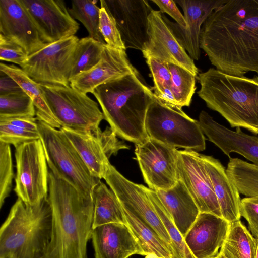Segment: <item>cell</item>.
Here are the masks:
<instances>
[{"label":"cell","instance_id":"6da1fadb","mask_svg":"<svg viewBox=\"0 0 258 258\" xmlns=\"http://www.w3.org/2000/svg\"><path fill=\"white\" fill-rule=\"evenodd\" d=\"M200 47L216 69L258 75V0H226L203 23Z\"/></svg>","mask_w":258,"mask_h":258},{"label":"cell","instance_id":"7a4b0ae2","mask_svg":"<svg viewBox=\"0 0 258 258\" xmlns=\"http://www.w3.org/2000/svg\"><path fill=\"white\" fill-rule=\"evenodd\" d=\"M47 198L52 231L43 258H87V243L93 229L92 198L82 194L49 170Z\"/></svg>","mask_w":258,"mask_h":258},{"label":"cell","instance_id":"3957f363","mask_svg":"<svg viewBox=\"0 0 258 258\" xmlns=\"http://www.w3.org/2000/svg\"><path fill=\"white\" fill-rule=\"evenodd\" d=\"M92 94L117 136L135 144L149 138L145 119L154 94L137 70L100 85Z\"/></svg>","mask_w":258,"mask_h":258},{"label":"cell","instance_id":"277c9868","mask_svg":"<svg viewBox=\"0 0 258 258\" xmlns=\"http://www.w3.org/2000/svg\"><path fill=\"white\" fill-rule=\"evenodd\" d=\"M198 96L232 127L258 134V76L230 75L214 68L199 73Z\"/></svg>","mask_w":258,"mask_h":258},{"label":"cell","instance_id":"5b68a950","mask_svg":"<svg viewBox=\"0 0 258 258\" xmlns=\"http://www.w3.org/2000/svg\"><path fill=\"white\" fill-rule=\"evenodd\" d=\"M52 231L47 197L34 205L17 198L0 229V258H43Z\"/></svg>","mask_w":258,"mask_h":258},{"label":"cell","instance_id":"8992f818","mask_svg":"<svg viewBox=\"0 0 258 258\" xmlns=\"http://www.w3.org/2000/svg\"><path fill=\"white\" fill-rule=\"evenodd\" d=\"M145 129L149 138L173 148L197 152L206 149L199 121L189 117L182 108L155 95L147 112Z\"/></svg>","mask_w":258,"mask_h":258},{"label":"cell","instance_id":"52a82bcc","mask_svg":"<svg viewBox=\"0 0 258 258\" xmlns=\"http://www.w3.org/2000/svg\"><path fill=\"white\" fill-rule=\"evenodd\" d=\"M48 166L55 175L89 197L100 179L92 175L74 145L60 128L38 120Z\"/></svg>","mask_w":258,"mask_h":258},{"label":"cell","instance_id":"ba28073f","mask_svg":"<svg viewBox=\"0 0 258 258\" xmlns=\"http://www.w3.org/2000/svg\"><path fill=\"white\" fill-rule=\"evenodd\" d=\"M45 101L61 127L87 133L99 128L104 119L98 103L72 87L39 84Z\"/></svg>","mask_w":258,"mask_h":258},{"label":"cell","instance_id":"9c48e42d","mask_svg":"<svg viewBox=\"0 0 258 258\" xmlns=\"http://www.w3.org/2000/svg\"><path fill=\"white\" fill-rule=\"evenodd\" d=\"M15 148L16 174L14 190L18 198L34 205L47 197L49 170L40 139Z\"/></svg>","mask_w":258,"mask_h":258},{"label":"cell","instance_id":"30bf717a","mask_svg":"<svg viewBox=\"0 0 258 258\" xmlns=\"http://www.w3.org/2000/svg\"><path fill=\"white\" fill-rule=\"evenodd\" d=\"M103 179L117 196L122 208L151 228L168 246L173 258L171 239L149 197L146 186L126 178L110 163Z\"/></svg>","mask_w":258,"mask_h":258},{"label":"cell","instance_id":"8fae6325","mask_svg":"<svg viewBox=\"0 0 258 258\" xmlns=\"http://www.w3.org/2000/svg\"><path fill=\"white\" fill-rule=\"evenodd\" d=\"M79 40L74 35L49 44L29 55L21 68L38 84L70 85L71 60Z\"/></svg>","mask_w":258,"mask_h":258},{"label":"cell","instance_id":"7c38bea8","mask_svg":"<svg viewBox=\"0 0 258 258\" xmlns=\"http://www.w3.org/2000/svg\"><path fill=\"white\" fill-rule=\"evenodd\" d=\"M177 152L176 148L150 138L135 144L136 159L148 188L165 190L176 184Z\"/></svg>","mask_w":258,"mask_h":258},{"label":"cell","instance_id":"4fadbf2b","mask_svg":"<svg viewBox=\"0 0 258 258\" xmlns=\"http://www.w3.org/2000/svg\"><path fill=\"white\" fill-rule=\"evenodd\" d=\"M60 129L78 150L92 175L100 180L104 178L110 157L116 155L121 149H129L118 139L110 126L104 131L99 128L87 133L63 127Z\"/></svg>","mask_w":258,"mask_h":258},{"label":"cell","instance_id":"5bb4252c","mask_svg":"<svg viewBox=\"0 0 258 258\" xmlns=\"http://www.w3.org/2000/svg\"><path fill=\"white\" fill-rule=\"evenodd\" d=\"M148 41L141 51L143 56L155 58L181 67L195 76L199 70L194 60L180 44L160 11L153 9L148 16Z\"/></svg>","mask_w":258,"mask_h":258},{"label":"cell","instance_id":"9a60e30c","mask_svg":"<svg viewBox=\"0 0 258 258\" xmlns=\"http://www.w3.org/2000/svg\"><path fill=\"white\" fill-rule=\"evenodd\" d=\"M177 154L178 179L184 183L200 212L222 217L201 154L194 150L184 149L178 150Z\"/></svg>","mask_w":258,"mask_h":258},{"label":"cell","instance_id":"2e32d148","mask_svg":"<svg viewBox=\"0 0 258 258\" xmlns=\"http://www.w3.org/2000/svg\"><path fill=\"white\" fill-rule=\"evenodd\" d=\"M44 41L51 44L74 36L79 24L61 0H20Z\"/></svg>","mask_w":258,"mask_h":258},{"label":"cell","instance_id":"e0dca14e","mask_svg":"<svg viewBox=\"0 0 258 258\" xmlns=\"http://www.w3.org/2000/svg\"><path fill=\"white\" fill-rule=\"evenodd\" d=\"M126 49L142 51L148 41V16L153 10L145 0L105 1Z\"/></svg>","mask_w":258,"mask_h":258},{"label":"cell","instance_id":"ac0fdd59","mask_svg":"<svg viewBox=\"0 0 258 258\" xmlns=\"http://www.w3.org/2000/svg\"><path fill=\"white\" fill-rule=\"evenodd\" d=\"M0 35L21 46L28 56L49 44L20 0L0 1Z\"/></svg>","mask_w":258,"mask_h":258},{"label":"cell","instance_id":"d6986e66","mask_svg":"<svg viewBox=\"0 0 258 258\" xmlns=\"http://www.w3.org/2000/svg\"><path fill=\"white\" fill-rule=\"evenodd\" d=\"M226 1H175L183 11L186 23L185 28L162 15L178 42L193 60H198L200 58V36L203 23L214 10Z\"/></svg>","mask_w":258,"mask_h":258},{"label":"cell","instance_id":"ffe728a7","mask_svg":"<svg viewBox=\"0 0 258 258\" xmlns=\"http://www.w3.org/2000/svg\"><path fill=\"white\" fill-rule=\"evenodd\" d=\"M230 226L222 217L200 212L184 240L195 258H214L219 254Z\"/></svg>","mask_w":258,"mask_h":258},{"label":"cell","instance_id":"44dd1931","mask_svg":"<svg viewBox=\"0 0 258 258\" xmlns=\"http://www.w3.org/2000/svg\"><path fill=\"white\" fill-rule=\"evenodd\" d=\"M136 70L130 61L125 50L115 48L106 44L99 61L90 70L72 79L70 85L83 93H92L100 85Z\"/></svg>","mask_w":258,"mask_h":258},{"label":"cell","instance_id":"7402d4cb","mask_svg":"<svg viewBox=\"0 0 258 258\" xmlns=\"http://www.w3.org/2000/svg\"><path fill=\"white\" fill-rule=\"evenodd\" d=\"M200 127L209 141L214 143L227 156L238 153L258 166V137L243 132L240 127L232 131L220 124L207 112L199 116Z\"/></svg>","mask_w":258,"mask_h":258},{"label":"cell","instance_id":"603a6c76","mask_svg":"<svg viewBox=\"0 0 258 258\" xmlns=\"http://www.w3.org/2000/svg\"><path fill=\"white\" fill-rule=\"evenodd\" d=\"M91 238L95 258H128L146 255L126 224L108 223L92 229Z\"/></svg>","mask_w":258,"mask_h":258},{"label":"cell","instance_id":"cb8c5ba5","mask_svg":"<svg viewBox=\"0 0 258 258\" xmlns=\"http://www.w3.org/2000/svg\"><path fill=\"white\" fill-rule=\"evenodd\" d=\"M210 178L222 217L231 223L241 218L240 194L221 162L211 156L201 154Z\"/></svg>","mask_w":258,"mask_h":258},{"label":"cell","instance_id":"d4e9b609","mask_svg":"<svg viewBox=\"0 0 258 258\" xmlns=\"http://www.w3.org/2000/svg\"><path fill=\"white\" fill-rule=\"evenodd\" d=\"M155 191L184 238L200 213L185 185L178 179L173 187Z\"/></svg>","mask_w":258,"mask_h":258},{"label":"cell","instance_id":"484cf974","mask_svg":"<svg viewBox=\"0 0 258 258\" xmlns=\"http://www.w3.org/2000/svg\"><path fill=\"white\" fill-rule=\"evenodd\" d=\"M0 71L13 79L31 98L36 110V118L58 129L61 125L48 107L39 84L33 81L21 68L15 65L0 63Z\"/></svg>","mask_w":258,"mask_h":258},{"label":"cell","instance_id":"4316f807","mask_svg":"<svg viewBox=\"0 0 258 258\" xmlns=\"http://www.w3.org/2000/svg\"><path fill=\"white\" fill-rule=\"evenodd\" d=\"M92 198L94 204L93 229L112 223L126 225L125 215L118 199L101 180L94 187Z\"/></svg>","mask_w":258,"mask_h":258},{"label":"cell","instance_id":"83f0119b","mask_svg":"<svg viewBox=\"0 0 258 258\" xmlns=\"http://www.w3.org/2000/svg\"><path fill=\"white\" fill-rule=\"evenodd\" d=\"M257 240L240 221L230 223L220 251L227 258H255Z\"/></svg>","mask_w":258,"mask_h":258},{"label":"cell","instance_id":"f1b7e54d","mask_svg":"<svg viewBox=\"0 0 258 258\" xmlns=\"http://www.w3.org/2000/svg\"><path fill=\"white\" fill-rule=\"evenodd\" d=\"M128 226L146 255L154 253L160 258H172L171 251L159 235L149 226L123 209Z\"/></svg>","mask_w":258,"mask_h":258},{"label":"cell","instance_id":"f546056e","mask_svg":"<svg viewBox=\"0 0 258 258\" xmlns=\"http://www.w3.org/2000/svg\"><path fill=\"white\" fill-rule=\"evenodd\" d=\"M105 44L89 36L79 40L72 58L70 83L76 76L90 70L99 61Z\"/></svg>","mask_w":258,"mask_h":258},{"label":"cell","instance_id":"4dcf8cb0","mask_svg":"<svg viewBox=\"0 0 258 258\" xmlns=\"http://www.w3.org/2000/svg\"><path fill=\"white\" fill-rule=\"evenodd\" d=\"M226 172L239 194L258 197V166L237 158L229 157Z\"/></svg>","mask_w":258,"mask_h":258},{"label":"cell","instance_id":"1f68e13d","mask_svg":"<svg viewBox=\"0 0 258 258\" xmlns=\"http://www.w3.org/2000/svg\"><path fill=\"white\" fill-rule=\"evenodd\" d=\"M146 189L170 236L173 250V258H195L187 246L183 237L175 226L171 216L160 200L156 191L147 187Z\"/></svg>","mask_w":258,"mask_h":258},{"label":"cell","instance_id":"d6a6232c","mask_svg":"<svg viewBox=\"0 0 258 258\" xmlns=\"http://www.w3.org/2000/svg\"><path fill=\"white\" fill-rule=\"evenodd\" d=\"M100 9L94 1L75 0L71 2L69 12L74 19L82 23L89 37L106 44L99 30Z\"/></svg>","mask_w":258,"mask_h":258},{"label":"cell","instance_id":"836d02e7","mask_svg":"<svg viewBox=\"0 0 258 258\" xmlns=\"http://www.w3.org/2000/svg\"><path fill=\"white\" fill-rule=\"evenodd\" d=\"M167 64L171 75V91L177 106L181 108L189 106L196 89L197 77L181 67Z\"/></svg>","mask_w":258,"mask_h":258},{"label":"cell","instance_id":"e575fe53","mask_svg":"<svg viewBox=\"0 0 258 258\" xmlns=\"http://www.w3.org/2000/svg\"><path fill=\"white\" fill-rule=\"evenodd\" d=\"M35 116L36 110L33 102L24 91L0 95V119Z\"/></svg>","mask_w":258,"mask_h":258},{"label":"cell","instance_id":"d590c367","mask_svg":"<svg viewBox=\"0 0 258 258\" xmlns=\"http://www.w3.org/2000/svg\"><path fill=\"white\" fill-rule=\"evenodd\" d=\"M146 59L153 78L152 88L155 96L177 106L171 91V75L167 64L152 57Z\"/></svg>","mask_w":258,"mask_h":258},{"label":"cell","instance_id":"8d00e7d4","mask_svg":"<svg viewBox=\"0 0 258 258\" xmlns=\"http://www.w3.org/2000/svg\"><path fill=\"white\" fill-rule=\"evenodd\" d=\"M100 2L99 30L106 44L115 48L126 50L115 19L105 1L101 0Z\"/></svg>","mask_w":258,"mask_h":258},{"label":"cell","instance_id":"74e56055","mask_svg":"<svg viewBox=\"0 0 258 258\" xmlns=\"http://www.w3.org/2000/svg\"><path fill=\"white\" fill-rule=\"evenodd\" d=\"M14 177L10 145L0 142V208L9 196Z\"/></svg>","mask_w":258,"mask_h":258},{"label":"cell","instance_id":"f35d334b","mask_svg":"<svg viewBox=\"0 0 258 258\" xmlns=\"http://www.w3.org/2000/svg\"><path fill=\"white\" fill-rule=\"evenodd\" d=\"M38 139V132L27 130L0 121V142L16 147L24 143Z\"/></svg>","mask_w":258,"mask_h":258},{"label":"cell","instance_id":"ab89813d","mask_svg":"<svg viewBox=\"0 0 258 258\" xmlns=\"http://www.w3.org/2000/svg\"><path fill=\"white\" fill-rule=\"evenodd\" d=\"M28 57L20 45L0 35V60L11 62L21 67Z\"/></svg>","mask_w":258,"mask_h":258},{"label":"cell","instance_id":"60d3db41","mask_svg":"<svg viewBox=\"0 0 258 258\" xmlns=\"http://www.w3.org/2000/svg\"><path fill=\"white\" fill-rule=\"evenodd\" d=\"M240 213L248 222L249 231L258 238V197H247L241 199Z\"/></svg>","mask_w":258,"mask_h":258},{"label":"cell","instance_id":"b9f144b4","mask_svg":"<svg viewBox=\"0 0 258 258\" xmlns=\"http://www.w3.org/2000/svg\"><path fill=\"white\" fill-rule=\"evenodd\" d=\"M159 8L161 13H165L171 16L177 24L185 28L186 26L184 15L182 14L176 2L173 0H152Z\"/></svg>","mask_w":258,"mask_h":258},{"label":"cell","instance_id":"7bdbcfd3","mask_svg":"<svg viewBox=\"0 0 258 258\" xmlns=\"http://www.w3.org/2000/svg\"><path fill=\"white\" fill-rule=\"evenodd\" d=\"M0 121L27 130L38 132V122L36 117H13L1 119Z\"/></svg>","mask_w":258,"mask_h":258},{"label":"cell","instance_id":"ee69618b","mask_svg":"<svg viewBox=\"0 0 258 258\" xmlns=\"http://www.w3.org/2000/svg\"><path fill=\"white\" fill-rule=\"evenodd\" d=\"M0 72V95L23 91L13 79L3 72Z\"/></svg>","mask_w":258,"mask_h":258},{"label":"cell","instance_id":"f6af8a7d","mask_svg":"<svg viewBox=\"0 0 258 258\" xmlns=\"http://www.w3.org/2000/svg\"><path fill=\"white\" fill-rule=\"evenodd\" d=\"M145 258H160L154 253H148L145 255Z\"/></svg>","mask_w":258,"mask_h":258},{"label":"cell","instance_id":"bcb514c9","mask_svg":"<svg viewBox=\"0 0 258 258\" xmlns=\"http://www.w3.org/2000/svg\"><path fill=\"white\" fill-rule=\"evenodd\" d=\"M219 258H227L222 252L219 251L218 254Z\"/></svg>","mask_w":258,"mask_h":258},{"label":"cell","instance_id":"7dc6e473","mask_svg":"<svg viewBox=\"0 0 258 258\" xmlns=\"http://www.w3.org/2000/svg\"><path fill=\"white\" fill-rule=\"evenodd\" d=\"M256 240H257V248H256L255 258H258V238L256 239Z\"/></svg>","mask_w":258,"mask_h":258},{"label":"cell","instance_id":"c3c4849f","mask_svg":"<svg viewBox=\"0 0 258 258\" xmlns=\"http://www.w3.org/2000/svg\"><path fill=\"white\" fill-rule=\"evenodd\" d=\"M214 258H219L218 255L217 256H216V257H215Z\"/></svg>","mask_w":258,"mask_h":258}]
</instances>
